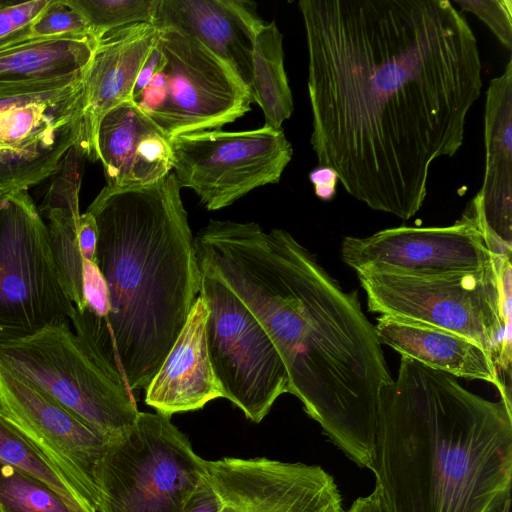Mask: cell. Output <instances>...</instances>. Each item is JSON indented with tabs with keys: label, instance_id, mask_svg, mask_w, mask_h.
Masks as SVG:
<instances>
[{
	"label": "cell",
	"instance_id": "ac0fdd59",
	"mask_svg": "<svg viewBox=\"0 0 512 512\" xmlns=\"http://www.w3.org/2000/svg\"><path fill=\"white\" fill-rule=\"evenodd\" d=\"M108 187L152 184L172 172L170 141L133 101L124 102L101 119L95 137Z\"/></svg>",
	"mask_w": 512,
	"mask_h": 512
},
{
	"label": "cell",
	"instance_id": "7c38bea8",
	"mask_svg": "<svg viewBox=\"0 0 512 512\" xmlns=\"http://www.w3.org/2000/svg\"><path fill=\"white\" fill-rule=\"evenodd\" d=\"M169 141L172 172L180 188L192 189L209 211L227 207L255 188L278 183L293 155L284 131L267 126L194 132Z\"/></svg>",
	"mask_w": 512,
	"mask_h": 512
},
{
	"label": "cell",
	"instance_id": "52a82bcc",
	"mask_svg": "<svg viewBox=\"0 0 512 512\" xmlns=\"http://www.w3.org/2000/svg\"><path fill=\"white\" fill-rule=\"evenodd\" d=\"M206 460L159 413L140 412L109 439L96 470L99 512H183Z\"/></svg>",
	"mask_w": 512,
	"mask_h": 512
},
{
	"label": "cell",
	"instance_id": "4dcf8cb0",
	"mask_svg": "<svg viewBox=\"0 0 512 512\" xmlns=\"http://www.w3.org/2000/svg\"><path fill=\"white\" fill-rule=\"evenodd\" d=\"M98 228L94 216L85 211L81 213L78 227V241L83 258L95 262Z\"/></svg>",
	"mask_w": 512,
	"mask_h": 512
},
{
	"label": "cell",
	"instance_id": "cb8c5ba5",
	"mask_svg": "<svg viewBox=\"0 0 512 512\" xmlns=\"http://www.w3.org/2000/svg\"><path fill=\"white\" fill-rule=\"evenodd\" d=\"M0 463L12 465L42 481L84 512H97L66 475L49 460L0 409Z\"/></svg>",
	"mask_w": 512,
	"mask_h": 512
},
{
	"label": "cell",
	"instance_id": "2e32d148",
	"mask_svg": "<svg viewBox=\"0 0 512 512\" xmlns=\"http://www.w3.org/2000/svg\"><path fill=\"white\" fill-rule=\"evenodd\" d=\"M485 173L472 199L481 231L494 256L512 252V59L490 81L484 114Z\"/></svg>",
	"mask_w": 512,
	"mask_h": 512
},
{
	"label": "cell",
	"instance_id": "8fae6325",
	"mask_svg": "<svg viewBox=\"0 0 512 512\" xmlns=\"http://www.w3.org/2000/svg\"><path fill=\"white\" fill-rule=\"evenodd\" d=\"M86 152L84 80L0 97V193L51 178L75 145Z\"/></svg>",
	"mask_w": 512,
	"mask_h": 512
},
{
	"label": "cell",
	"instance_id": "6da1fadb",
	"mask_svg": "<svg viewBox=\"0 0 512 512\" xmlns=\"http://www.w3.org/2000/svg\"><path fill=\"white\" fill-rule=\"evenodd\" d=\"M311 146L348 194L408 220L429 170L463 144L476 37L448 0H301Z\"/></svg>",
	"mask_w": 512,
	"mask_h": 512
},
{
	"label": "cell",
	"instance_id": "5bb4252c",
	"mask_svg": "<svg viewBox=\"0 0 512 512\" xmlns=\"http://www.w3.org/2000/svg\"><path fill=\"white\" fill-rule=\"evenodd\" d=\"M218 512H344L335 479L318 465L266 457L206 460Z\"/></svg>",
	"mask_w": 512,
	"mask_h": 512
},
{
	"label": "cell",
	"instance_id": "4316f807",
	"mask_svg": "<svg viewBox=\"0 0 512 512\" xmlns=\"http://www.w3.org/2000/svg\"><path fill=\"white\" fill-rule=\"evenodd\" d=\"M87 33H91L89 26L72 0H50L43 12L26 28L24 40Z\"/></svg>",
	"mask_w": 512,
	"mask_h": 512
},
{
	"label": "cell",
	"instance_id": "e575fe53",
	"mask_svg": "<svg viewBox=\"0 0 512 512\" xmlns=\"http://www.w3.org/2000/svg\"><path fill=\"white\" fill-rule=\"evenodd\" d=\"M511 499H508L501 512H510Z\"/></svg>",
	"mask_w": 512,
	"mask_h": 512
},
{
	"label": "cell",
	"instance_id": "1f68e13d",
	"mask_svg": "<svg viewBox=\"0 0 512 512\" xmlns=\"http://www.w3.org/2000/svg\"><path fill=\"white\" fill-rule=\"evenodd\" d=\"M220 505L218 496L204 477L183 512H218Z\"/></svg>",
	"mask_w": 512,
	"mask_h": 512
},
{
	"label": "cell",
	"instance_id": "30bf717a",
	"mask_svg": "<svg viewBox=\"0 0 512 512\" xmlns=\"http://www.w3.org/2000/svg\"><path fill=\"white\" fill-rule=\"evenodd\" d=\"M200 267V297L208 309L209 359L223 394L247 419L260 423L289 393L287 371L271 339L237 295Z\"/></svg>",
	"mask_w": 512,
	"mask_h": 512
},
{
	"label": "cell",
	"instance_id": "8992f818",
	"mask_svg": "<svg viewBox=\"0 0 512 512\" xmlns=\"http://www.w3.org/2000/svg\"><path fill=\"white\" fill-rule=\"evenodd\" d=\"M70 324L0 339V364L112 438L139 413L133 393Z\"/></svg>",
	"mask_w": 512,
	"mask_h": 512
},
{
	"label": "cell",
	"instance_id": "7a4b0ae2",
	"mask_svg": "<svg viewBox=\"0 0 512 512\" xmlns=\"http://www.w3.org/2000/svg\"><path fill=\"white\" fill-rule=\"evenodd\" d=\"M199 266L259 321L285 366L289 393L329 440L372 471L379 395L392 382L375 325L290 233L210 220L194 237Z\"/></svg>",
	"mask_w": 512,
	"mask_h": 512
},
{
	"label": "cell",
	"instance_id": "d4e9b609",
	"mask_svg": "<svg viewBox=\"0 0 512 512\" xmlns=\"http://www.w3.org/2000/svg\"><path fill=\"white\" fill-rule=\"evenodd\" d=\"M0 512H84L30 474L0 463Z\"/></svg>",
	"mask_w": 512,
	"mask_h": 512
},
{
	"label": "cell",
	"instance_id": "ffe728a7",
	"mask_svg": "<svg viewBox=\"0 0 512 512\" xmlns=\"http://www.w3.org/2000/svg\"><path fill=\"white\" fill-rule=\"evenodd\" d=\"M208 309L200 297L162 365L145 389V403L157 413L171 417L195 411L209 401L223 398L206 343Z\"/></svg>",
	"mask_w": 512,
	"mask_h": 512
},
{
	"label": "cell",
	"instance_id": "9c48e42d",
	"mask_svg": "<svg viewBox=\"0 0 512 512\" xmlns=\"http://www.w3.org/2000/svg\"><path fill=\"white\" fill-rule=\"evenodd\" d=\"M74 313L38 206L28 191L7 194L0 212V339L70 322Z\"/></svg>",
	"mask_w": 512,
	"mask_h": 512
},
{
	"label": "cell",
	"instance_id": "e0dca14e",
	"mask_svg": "<svg viewBox=\"0 0 512 512\" xmlns=\"http://www.w3.org/2000/svg\"><path fill=\"white\" fill-rule=\"evenodd\" d=\"M263 23L251 1L157 0L152 24L195 38L249 87L255 38Z\"/></svg>",
	"mask_w": 512,
	"mask_h": 512
},
{
	"label": "cell",
	"instance_id": "83f0119b",
	"mask_svg": "<svg viewBox=\"0 0 512 512\" xmlns=\"http://www.w3.org/2000/svg\"><path fill=\"white\" fill-rule=\"evenodd\" d=\"M50 0L0 1V49L24 40L26 28Z\"/></svg>",
	"mask_w": 512,
	"mask_h": 512
},
{
	"label": "cell",
	"instance_id": "9a60e30c",
	"mask_svg": "<svg viewBox=\"0 0 512 512\" xmlns=\"http://www.w3.org/2000/svg\"><path fill=\"white\" fill-rule=\"evenodd\" d=\"M0 409L97 511L96 470L110 438L1 364Z\"/></svg>",
	"mask_w": 512,
	"mask_h": 512
},
{
	"label": "cell",
	"instance_id": "d590c367",
	"mask_svg": "<svg viewBox=\"0 0 512 512\" xmlns=\"http://www.w3.org/2000/svg\"><path fill=\"white\" fill-rule=\"evenodd\" d=\"M6 195H7V194H2V193H0V212H1V209H2V205H3L4 197H5Z\"/></svg>",
	"mask_w": 512,
	"mask_h": 512
},
{
	"label": "cell",
	"instance_id": "44dd1931",
	"mask_svg": "<svg viewBox=\"0 0 512 512\" xmlns=\"http://www.w3.org/2000/svg\"><path fill=\"white\" fill-rule=\"evenodd\" d=\"M375 329L379 342L401 356L456 378L489 382L511 406V393L503 384L495 360L478 343L453 332L385 315L378 317Z\"/></svg>",
	"mask_w": 512,
	"mask_h": 512
},
{
	"label": "cell",
	"instance_id": "3957f363",
	"mask_svg": "<svg viewBox=\"0 0 512 512\" xmlns=\"http://www.w3.org/2000/svg\"><path fill=\"white\" fill-rule=\"evenodd\" d=\"M511 408L401 356L378 404L372 472L385 512H501L511 499Z\"/></svg>",
	"mask_w": 512,
	"mask_h": 512
},
{
	"label": "cell",
	"instance_id": "f546056e",
	"mask_svg": "<svg viewBox=\"0 0 512 512\" xmlns=\"http://www.w3.org/2000/svg\"><path fill=\"white\" fill-rule=\"evenodd\" d=\"M316 196L323 201H331L336 195L339 181L336 171L327 166L318 165L309 173Z\"/></svg>",
	"mask_w": 512,
	"mask_h": 512
},
{
	"label": "cell",
	"instance_id": "484cf974",
	"mask_svg": "<svg viewBox=\"0 0 512 512\" xmlns=\"http://www.w3.org/2000/svg\"><path fill=\"white\" fill-rule=\"evenodd\" d=\"M72 3L99 40L104 34L128 25L152 24L157 0H72Z\"/></svg>",
	"mask_w": 512,
	"mask_h": 512
},
{
	"label": "cell",
	"instance_id": "7402d4cb",
	"mask_svg": "<svg viewBox=\"0 0 512 512\" xmlns=\"http://www.w3.org/2000/svg\"><path fill=\"white\" fill-rule=\"evenodd\" d=\"M98 40L93 34L27 39L0 49V97L84 80Z\"/></svg>",
	"mask_w": 512,
	"mask_h": 512
},
{
	"label": "cell",
	"instance_id": "603a6c76",
	"mask_svg": "<svg viewBox=\"0 0 512 512\" xmlns=\"http://www.w3.org/2000/svg\"><path fill=\"white\" fill-rule=\"evenodd\" d=\"M249 91L265 117L264 126L281 129L294 111L284 68L283 35L275 21L263 23L256 35Z\"/></svg>",
	"mask_w": 512,
	"mask_h": 512
},
{
	"label": "cell",
	"instance_id": "ba28073f",
	"mask_svg": "<svg viewBox=\"0 0 512 512\" xmlns=\"http://www.w3.org/2000/svg\"><path fill=\"white\" fill-rule=\"evenodd\" d=\"M157 42L160 66L133 102L168 140L217 130L250 111L248 86L198 40L158 29Z\"/></svg>",
	"mask_w": 512,
	"mask_h": 512
},
{
	"label": "cell",
	"instance_id": "836d02e7",
	"mask_svg": "<svg viewBox=\"0 0 512 512\" xmlns=\"http://www.w3.org/2000/svg\"><path fill=\"white\" fill-rule=\"evenodd\" d=\"M346 512H385L379 489L375 486L369 495L358 497Z\"/></svg>",
	"mask_w": 512,
	"mask_h": 512
},
{
	"label": "cell",
	"instance_id": "4fadbf2b",
	"mask_svg": "<svg viewBox=\"0 0 512 512\" xmlns=\"http://www.w3.org/2000/svg\"><path fill=\"white\" fill-rule=\"evenodd\" d=\"M341 257L357 274L419 277L481 272L501 259L487 246L472 200L449 226H400L363 238L344 237Z\"/></svg>",
	"mask_w": 512,
	"mask_h": 512
},
{
	"label": "cell",
	"instance_id": "f1b7e54d",
	"mask_svg": "<svg viewBox=\"0 0 512 512\" xmlns=\"http://www.w3.org/2000/svg\"><path fill=\"white\" fill-rule=\"evenodd\" d=\"M463 11L481 19L508 50L512 49L511 0H455Z\"/></svg>",
	"mask_w": 512,
	"mask_h": 512
},
{
	"label": "cell",
	"instance_id": "277c9868",
	"mask_svg": "<svg viewBox=\"0 0 512 512\" xmlns=\"http://www.w3.org/2000/svg\"><path fill=\"white\" fill-rule=\"evenodd\" d=\"M173 172L141 187L105 186L87 210L95 263L108 289L103 320L75 309L70 323L128 388L145 390L199 296L194 237Z\"/></svg>",
	"mask_w": 512,
	"mask_h": 512
},
{
	"label": "cell",
	"instance_id": "d6986e66",
	"mask_svg": "<svg viewBox=\"0 0 512 512\" xmlns=\"http://www.w3.org/2000/svg\"><path fill=\"white\" fill-rule=\"evenodd\" d=\"M158 29L137 23L104 34L97 42L84 77L85 142L88 159L96 161L95 137L103 116L132 101L136 77L153 48Z\"/></svg>",
	"mask_w": 512,
	"mask_h": 512
},
{
	"label": "cell",
	"instance_id": "5b68a950",
	"mask_svg": "<svg viewBox=\"0 0 512 512\" xmlns=\"http://www.w3.org/2000/svg\"><path fill=\"white\" fill-rule=\"evenodd\" d=\"M510 260L500 259L475 273L358 277L371 312L464 336L488 351L499 371L510 375Z\"/></svg>",
	"mask_w": 512,
	"mask_h": 512
},
{
	"label": "cell",
	"instance_id": "d6a6232c",
	"mask_svg": "<svg viewBox=\"0 0 512 512\" xmlns=\"http://www.w3.org/2000/svg\"><path fill=\"white\" fill-rule=\"evenodd\" d=\"M157 39L136 77L135 85L132 91V101L137 98L144 90V88L149 84L160 66L161 51Z\"/></svg>",
	"mask_w": 512,
	"mask_h": 512
}]
</instances>
